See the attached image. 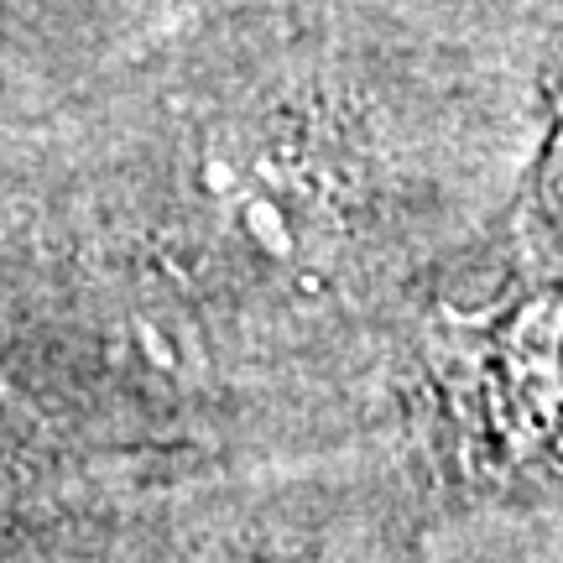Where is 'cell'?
Listing matches in <instances>:
<instances>
[{"mask_svg":"<svg viewBox=\"0 0 563 563\" xmlns=\"http://www.w3.org/2000/svg\"><path fill=\"white\" fill-rule=\"evenodd\" d=\"M460 402L501 460H563V282L470 323Z\"/></svg>","mask_w":563,"mask_h":563,"instance_id":"6da1fadb","label":"cell"},{"mask_svg":"<svg viewBox=\"0 0 563 563\" xmlns=\"http://www.w3.org/2000/svg\"><path fill=\"white\" fill-rule=\"evenodd\" d=\"M203 194L224 235L262 266H302L334 235V173L302 136L245 125L209 141Z\"/></svg>","mask_w":563,"mask_h":563,"instance_id":"7a4b0ae2","label":"cell"},{"mask_svg":"<svg viewBox=\"0 0 563 563\" xmlns=\"http://www.w3.org/2000/svg\"><path fill=\"white\" fill-rule=\"evenodd\" d=\"M538 224H543L548 241L563 245V84L553 89V131L543 146V167H538Z\"/></svg>","mask_w":563,"mask_h":563,"instance_id":"3957f363","label":"cell"}]
</instances>
